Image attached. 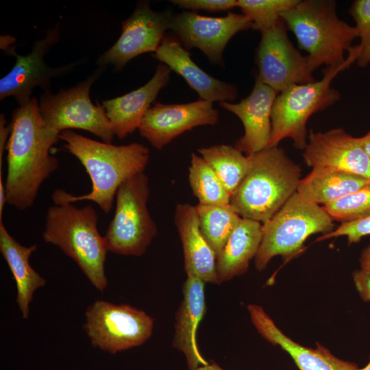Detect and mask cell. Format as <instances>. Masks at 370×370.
Listing matches in <instances>:
<instances>
[{
	"instance_id": "6da1fadb",
	"label": "cell",
	"mask_w": 370,
	"mask_h": 370,
	"mask_svg": "<svg viewBox=\"0 0 370 370\" xmlns=\"http://www.w3.org/2000/svg\"><path fill=\"white\" fill-rule=\"evenodd\" d=\"M10 123L5 147L6 203L25 210L32 206L43 182L58 168V160L49 151L60 134L47 126L35 97L13 112Z\"/></svg>"
},
{
	"instance_id": "7402d4cb",
	"label": "cell",
	"mask_w": 370,
	"mask_h": 370,
	"mask_svg": "<svg viewBox=\"0 0 370 370\" xmlns=\"http://www.w3.org/2000/svg\"><path fill=\"white\" fill-rule=\"evenodd\" d=\"M174 221L182 245L186 275L218 284L216 254L201 233L195 206L178 204Z\"/></svg>"
},
{
	"instance_id": "9c48e42d",
	"label": "cell",
	"mask_w": 370,
	"mask_h": 370,
	"mask_svg": "<svg viewBox=\"0 0 370 370\" xmlns=\"http://www.w3.org/2000/svg\"><path fill=\"white\" fill-rule=\"evenodd\" d=\"M105 67L99 66L77 85L54 94L47 90L38 101L42 119L48 127L60 134L79 129L88 131L112 143L114 134L102 105L95 106L90 99V90Z\"/></svg>"
},
{
	"instance_id": "5b68a950",
	"label": "cell",
	"mask_w": 370,
	"mask_h": 370,
	"mask_svg": "<svg viewBox=\"0 0 370 370\" xmlns=\"http://www.w3.org/2000/svg\"><path fill=\"white\" fill-rule=\"evenodd\" d=\"M281 18L295 35L299 48L308 52L312 71L321 66H338L346 60L345 51L358 37L355 26L340 19L336 3L325 0H298Z\"/></svg>"
},
{
	"instance_id": "f35d334b",
	"label": "cell",
	"mask_w": 370,
	"mask_h": 370,
	"mask_svg": "<svg viewBox=\"0 0 370 370\" xmlns=\"http://www.w3.org/2000/svg\"><path fill=\"white\" fill-rule=\"evenodd\" d=\"M356 370H370V354H369V360L367 365L361 369L358 367Z\"/></svg>"
},
{
	"instance_id": "52a82bcc",
	"label": "cell",
	"mask_w": 370,
	"mask_h": 370,
	"mask_svg": "<svg viewBox=\"0 0 370 370\" xmlns=\"http://www.w3.org/2000/svg\"><path fill=\"white\" fill-rule=\"evenodd\" d=\"M333 221L323 206L305 199L296 192L262 223V240L254 258L256 268L264 269L276 256L292 255L312 234L331 232L334 227Z\"/></svg>"
},
{
	"instance_id": "4316f807",
	"label": "cell",
	"mask_w": 370,
	"mask_h": 370,
	"mask_svg": "<svg viewBox=\"0 0 370 370\" xmlns=\"http://www.w3.org/2000/svg\"><path fill=\"white\" fill-rule=\"evenodd\" d=\"M188 181L199 204L207 206H230V195L212 169L200 156L191 154Z\"/></svg>"
},
{
	"instance_id": "f546056e",
	"label": "cell",
	"mask_w": 370,
	"mask_h": 370,
	"mask_svg": "<svg viewBox=\"0 0 370 370\" xmlns=\"http://www.w3.org/2000/svg\"><path fill=\"white\" fill-rule=\"evenodd\" d=\"M323 208L333 220L341 223L355 221L369 217L370 182Z\"/></svg>"
},
{
	"instance_id": "9a60e30c",
	"label": "cell",
	"mask_w": 370,
	"mask_h": 370,
	"mask_svg": "<svg viewBox=\"0 0 370 370\" xmlns=\"http://www.w3.org/2000/svg\"><path fill=\"white\" fill-rule=\"evenodd\" d=\"M218 120L219 112L210 101L158 103L147 112L138 130L153 147L161 149L184 132L197 126L214 125Z\"/></svg>"
},
{
	"instance_id": "d590c367",
	"label": "cell",
	"mask_w": 370,
	"mask_h": 370,
	"mask_svg": "<svg viewBox=\"0 0 370 370\" xmlns=\"http://www.w3.org/2000/svg\"><path fill=\"white\" fill-rule=\"evenodd\" d=\"M360 270L370 273V245L362 251L360 257Z\"/></svg>"
},
{
	"instance_id": "7c38bea8",
	"label": "cell",
	"mask_w": 370,
	"mask_h": 370,
	"mask_svg": "<svg viewBox=\"0 0 370 370\" xmlns=\"http://www.w3.org/2000/svg\"><path fill=\"white\" fill-rule=\"evenodd\" d=\"M253 29L243 14L228 12L223 17H211L193 12L172 16L170 29L187 49H200L212 63L223 66V53L230 40L238 32Z\"/></svg>"
},
{
	"instance_id": "44dd1931",
	"label": "cell",
	"mask_w": 370,
	"mask_h": 370,
	"mask_svg": "<svg viewBox=\"0 0 370 370\" xmlns=\"http://www.w3.org/2000/svg\"><path fill=\"white\" fill-rule=\"evenodd\" d=\"M153 56L181 75L200 99L220 103L230 102L236 98L238 91L234 85L219 80L203 71L176 40L164 37Z\"/></svg>"
},
{
	"instance_id": "5bb4252c",
	"label": "cell",
	"mask_w": 370,
	"mask_h": 370,
	"mask_svg": "<svg viewBox=\"0 0 370 370\" xmlns=\"http://www.w3.org/2000/svg\"><path fill=\"white\" fill-rule=\"evenodd\" d=\"M59 25L47 30L44 38L36 40L30 53L25 56L16 53L13 49L9 52L14 54L16 62L11 71L0 79V99L14 97L19 106L25 105L31 99L34 88L39 86L45 90L51 80L73 69L75 63L53 68L45 61V56L60 38Z\"/></svg>"
},
{
	"instance_id": "484cf974",
	"label": "cell",
	"mask_w": 370,
	"mask_h": 370,
	"mask_svg": "<svg viewBox=\"0 0 370 370\" xmlns=\"http://www.w3.org/2000/svg\"><path fill=\"white\" fill-rule=\"evenodd\" d=\"M198 151L231 196L249 171L248 156H245L235 146L228 145L203 147Z\"/></svg>"
},
{
	"instance_id": "ffe728a7",
	"label": "cell",
	"mask_w": 370,
	"mask_h": 370,
	"mask_svg": "<svg viewBox=\"0 0 370 370\" xmlns=\"http://www.w3.org/2000/svg\"><path fill=\"white\" fill-rule=\"evenodd\" d=\"M205 282L188 275L185 280L183 298L176 312L173 346L185 356L188 370L208 362L201 354L197 342V332L206 311Z\"/></svg>"
},
{
	"instance_id": "e575fe53",
	"label": "cell",
	"mask_w": 370,
	"mask_h": 370,
	"mask_svg": "<svg viewBox=\"0 0 370 370\" xmlns=\"http://www.w3.org/2000/svg\"><path fill=\"white\" fill-rule=\"evenodd\" d=\"M7 121L3 114L0 116V172L2 169L3 153L6 147L11 132V123L6 125Z\"/></svg>"
},
{
	"instance_id": "ba28073f",
	"label": "cell",
	"mask_w": 370,
	"mask_h": 370,
	"mask_svg": "<svg viewBox=\"0 0 370 370\" xmlns=\"http://www.w3.org/2000/svg\"><path fill=\"white\" fill-rule=\"evenodd\" d=\"M149 193V179L144 172L120 185L114 215L104 236L108 251L137 257L146 252L158 231L147 208Z\"/></svg>"
},
{
	"instance_id": "30bf717a",
	"label": "cell",
	"mask_w": 370,
	"mask_h": 370,
	"mask_svg": "<svg viewBox=\"0 0 370 370\" xmlns=\"http://www.w3.org/2000/svg\"><path fill=\"white\" fill-rule=\"evenodd\" d=\"M85 315L84 328L92 345L110 354L141 345L153 333V319L128 304L97 300Z\"/></svg>"
},
{
	"instance_id": "74e56055",
	"label": "cell",
	"mask_w": 370,
	"mask_h": 370,
	"mask_svg": "<svg viewBox=\"0 0 370 370\" xmlns=\"http://www.w3.org/2000/svg\"><path fill=\"white\" fill-rule=\"evenodd\" d=\"M193 370H225L215 362H208L206 365L199 366Z\"/></svg>"
},
{
	"instance_id": "f1b7e54d",
	"label": "cell",
	"mask_w": 370,
	"mask_h": 370,
	"mask_svg": "<svg viewBox=\"0 0 370 370\" xmlns=\"http://www.w3.org/2000/svg\"><path fill=\"white\" fill-rule=\"evenodd\" d=\"M298 0H237L243 14L253 23V29L260 32L276 25L281 14L292 8Z\"/></svg>"
},
{
	"instance_id": "ac0fdd59",
	"label": "cell",
	"mask_w": 370,
	"mask_h": 370,
	"mask_svg": "<svg viewBox=\"0 0 370 370\" xmlns=\"http://www.w3.org/2000/svg\"><path fill=\"white\" fill-rule=\"evenodd\" d=\"M247 310L258 332L267 341L285 351L299 370H356L358 368L354 362L338 358L321 345L310 348L294 341L282 332L262 306L251 304L247 306Z\"/></svg>"
},
{
	"instance_id": "2e32d148",
	"label": "cell",
	"mask_w": 370,
	"mask_h": 370,
	"mask_svg": "<svg viewBox=\"0 0 370 370\" xmlns=\"http://www.w3.org/2000/svg\"><path fill=\"white\" fill-rule=\"evenodd\" d=\"M303 158L312 168L330 167L370 180V159L359 138L338 127L327 132L310 130Z\"/></svg>"
},
{
	"instance_id": "4dcf8cb0",
	"label": "cell",
	"mask_w": 370,
	"mask_h": 370,
	"mask_svg": "<svg viewBox=\"0 0 370 370\" xmlns=\"http://www.w3.org/2000/svg\"><path fill=\"white\" fill-rule=\"evenodd\" d=\"M349 14L356 22L355 27L360 38V55L356 62L365 67L370 64V0L354 1Z\"/></svg>"
},
{
	"instance_id": "603a6c76",
	"label": "cell",
	"mask_w": 370,
	"mask_h": 370,
	"mask_svg": "<svg viewBox=\"0 0 370 370\" xmlns=\"http://www.w3.org/2000/svg\"><path fill=\"white\" fill-rule=\"evenodd\" d=\"M262 223L241 217L225 245L216 256L218 284L245 273L262 240Z\"/></svg>"
},
{
	"instance_id": "cb8c5ba5",
	"label": "cell",
	"mask_w": 370,
	"mask_h": 370,
	"mask_svg": "<svg viewBox=\"0 0 370 370\" xmlns=\"http://www.w3.org/2000/svg\"><path fill=\"white\" fill-rule=\"evenodd\" d=\"M36 249L35 245L26 247L20 244L0 221V251L15 280L16 302L24 319L29 316V306L34 292L46 284L45 279L32 267L29 261Z\"/></svg>"
},
{
	"instance_id": "d6a6232c",
	"label": "cell",
	"mask_w": 370,
	"mask_h": 370,
	"mask_svg": "<svg viewBox=\"0 0 370 370\" xmlns=\"http://www.w3.org/2000/svg\"><path fill=\"white\" fill-rule=\"evenodd\" d=\"M171 2L184 9L209 12L225 11L237 5V0H173Z\"/></svg>"
},
{
	"instance_id": "4fadbf2b",
	"label": "cell",
	"mask_w": 370,
	"mask_h": 370,
	"mask_svg": "<svg viewBox=\"0 0 370 370\" xmlns=\"http://www.w3.org/2000/svg\"><path fill=\"white\" fill-rule=\"evenodd\" d=\"M172 15L155 12L147 2L138 3L133 14L122 23L121 34L116 42L97 60L99 66L112 65L120 70L132 59L156 52L167 29Z\"/></svg>"
},
{
	"instance_id": "d6986e66",
	"label": "cell",
	"mask_w": 370,
	"mask_h": 370,
	"mask_svg": "<svg viewBox=\"0 0 370 370\" xmlns=\"http://www.w3.org/2000/svg\"><path fill=\"white\" fill-rule=\"evenodd\" d=\"M171 69L165 64L158 66L153 77L139 88L124 95L102 101L115 136L123 139L138 129L151 103L169 79Z\"/></svg>"
},
{
	"instance_id": "8d00e7d4",
	"label": "cell",
	"mask_w": 370,
	"mask_h": 370,
	"mask_svg": "<svg viewBox=\"0 0 370 370\" xmlns=\"http://www.w3.org/2000/svg\"><path fill=\"white\" fill-rule=\"evenodd\" d=\"M360 145L370 159V132L359 138Z\"/></svg>"
},
{
	"instance_id": "8992f818",
	"label": "cell",
	"mask_w": 370,
	"mask_h": 370,
	"mask_svg": "<svg viewBox=\"0 0 370 370\" xmlns=\"http://www.w3.org/2000/svg\"><path fill=\"white\" fill-rule=\"evenodd\" d=\"M360 55L358 45L352 46L345 61L338 66L325 67L319 80L295 84L278 94L271 112V136L267 147H276L284 138L304 149L307 144L306 124L314 113L333 105L339 92L331 86L334 77L348 69Z\"/></svg>"
},
{
	"instance_id": "83f0119b",
	"label": "cell",
	"mask_w": 370,
	"mask_h": 370,
	"mask_svg": "<svg viewBox=\"0 0 370 370\" xmlns=\"http://www.w3.org/2000/svg\"><path fill=\"white\" fill-rule=\"evenodd\" d=\"M195 209L201 233L217 256L236 227L241 217L230 206L198 204Z\"/></svg>"
},
{
	"instance_id": "8fae6325",
	"label": "cell",
	"mask_w": 370,
	"mask_h": 370,
	"mask_svg": "<svg viewBox=\"0 0 370 370\" xmlns=\"http://www.w3.org/2000/svg\"><path fill=\"white\" fill-rule=\"evenodd\" d=\"M282 19L261 32L257 49L258 78L278 94L295 84L314 82L307 56H303L288 39Z\"/></svg>"
},
{
	"instance_id": "277c9868",
	"label": "cell",
	"mask_w": 370,
	"mask_h": 370,
	"mask_svg": "<svg viewBox=\"0 0 370 370\" xmlns=\"http://www.w3.org/2000/svg\"><path fill=\"white\" fill-rule=\"evenodd\" d=\"M53 204L47 212L44 241L60 248L103 292L108 286L104 264L108 250L98 231L95 208L90 205L79 208L63 201Z\"/></svg>"
},
{
	"instance_id": "1f68e13d",
	"label": "cell",
	"mask_w": 370,
	"mask_h": 370,
	"mask_svg": "<svg viewBox=\"0 0 370 370\" xmlns=\"http://www.w3.org/2000/svg\"><path fill=\"white\" fill-rule=\"evenodd\" d=\"M370 235V216L363 219L342 223L336 229L330 233L323 234L317 241L345 236L348 243H358L364 236Z\"/></svg>"
},
{
	"instance_id": "836d02e7",
	"label": "cell",
	"mask_w": 370,
	"mask_h": 370,
	"mask_svg": "<svg viewBox=\"0 0 370 370\" xmlns=\"http://www.w3.org/2000/svg\"><path fill=\"white\" fill-rule=\"evenodd\" d=\"M352 277L360 298L364 301L370 302V273L356 270L353 272Z\"/></svg>"
},
{
	"instance_id": "7a4b0ae2",
	"label": "cell",
	"mask_w": 370,
	"mask_h": 370,
	"mask_svg": "<svg viewBox=\"0 0 370 370\" xmlns=\"http://www.w3.org/2000/svg\"><path fill=\"white\" fill-rule=\"evenodd\" d=\"M59 138L65 142L64 149L84 166L90 178L92 188L90 193L79 196L56 189L51 196L53 203L73 204L90 200L108 214L120 185L130 177L144 172L149 158V149L137 143L114 145L92 140L73 130L62 132Z\"/></svg>"
},
{
	"instance_id": "3957f363",
	"label": "cell",
	"mask_w": 370,
	"mask_h": 370,
	"mask_svg": "<svg viewBox=\"0 0 370 370\" xmlns=\"http://www.w3.org/2000/svg\"><path fill=\"white\" fill-rule=\"evenodd\" d=\"M247 156L249 171L231 195L230 207L242 218L264 223L297 192L301 169L278 146Z\"/></svg>"
},
{
	"instance_id": "d4e9b609",
	"label": "cell",
	"mask_w": 370,
	"mask_h": 370,
	"mask_svg": "<svg viewBox=\"0 0 370 370\" xmlns=\"http://www.w3.org/2000/svg\"><path fill=\"white\" fill-rule=\"evenodd\" d=\"M370 182L363 176L330 167H314L301 179L297 193L323 206L355 192Z\"/></svg>"
},
{
	"instance_id": "e0dca14e",
	"label": "cell",
	"mask_w": 370,
	"mask_h": 370,
	"mask_svg": "<svg viewBox=\"0 0 370 370\" xmlns=\"http://www.w3.org/2000/svg\"><path fill=\"white\" fill-rule=\"evenodd\" d=\"M278 92L258 77L251 92L239 103L220 102L221 108L232 112L241 121L244 134L235 147L247 156L269 145L271 136V112Z\"/></svg>"
}]
</instances>
